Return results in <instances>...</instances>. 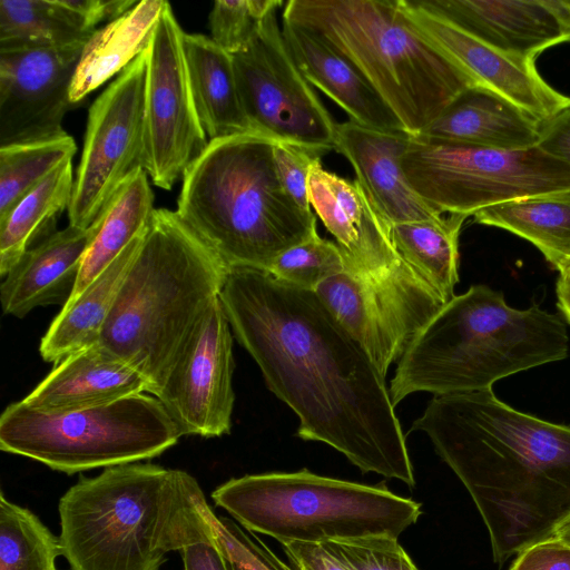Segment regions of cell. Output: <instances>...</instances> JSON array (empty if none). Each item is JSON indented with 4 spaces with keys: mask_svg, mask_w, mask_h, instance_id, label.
I'll use <instances>...</instances> for the list:
<instances>
[{
    "mask_svg": "<svg viewBox=\"0 0 570 570\" xmlns=\"http://www.w3.org/2000/svg\"><path fill=\"white\" fill-rule=\"evenodd\" d=\"M219 298L266 385L297 415L298 438L332 446L363 473L415 485L385 376L314 291L236 267Z\"/></svg>",
    "mask_w": 570,
    "mask_h": 570,
    "instance_id": "6da1fadb",
    "label": "cell"
},
{
    "mask_svg": "<svg viewBox=\"0 0 570 570\" xmlns=\"http://www.w3.org/2000/svg\"><path fill=\"white\" fill-rule=\"evenodd\" d=\"M424 432L466 488L495 563L552 535L570 512V426L514 410L492 390L434 395Z\"/></svg>",
    "mask_w": 570,
    "mask_h": 570,
    "instance_id": "7a4b0ae2",
    "label": "cell"
},
{
    "mask_svg": "<svg viewBox=\"0 0 570 570\" xmlns=\"http://www.w3.org/2000/svg\"><path fill=\"white\" fill-rule=\"evenodd\" d=\"M58 510L61 556L71 570H159L168 552L213 531L197 480L151 463L81 476Z\"/></svg>",
    "mask_w": 570,
    "mask_h": 570,
    "instance_id": "3957f363",
    "label": "cell"
},
{
    "mask_svg": "<svg viewBox=\"0 0 570 570\" xmlns=\"http://www.w3.org/2000/svg\"><path fill=\"white\" fill-rule=\"evenodd\" d=\"M228 273L176 212L156 208L99 343L135 368L157 396Z\"/></svg>",
    "mask_w": 570,
    "mask_h": 570,
    "instance_id": "277c9868",
    "label": "cell"
},
{
    "mask_svg": "<svg viewBox=\"0 0 570 570\" xmlns=\"http://www.w3.org/2000/svg\"><path fill=\"white\" fill-rule=\"evenodd\" d=\"M567 325L538 305L517 309L503 293L472 285L414 335L390 383L392 403L416 392L433 395L492 390L512 374L564 360Z\"/></svg>",
    "mask_w": 570,
    "mask_h": 570,
    "instance_id": "5b68a950",
    "label": "cell"
},
{
    "mask_svg": "<svg viewBox=\"0 0 570 570\" xmlns=\"http://www.w3.org/2000/svg\"><path fill=\"white\" fill-rule=\"evenodd\" d=\"M275 144L255 131L209 140L183 175L175 212L229 269L267 271L317 234L313 212L301 209L279 181Z\"/></svg>",
    "mask_w": 570,
    "mask_h": 570,
    "instance_id": "8992f818",
    "label": "cell"
},
{
    "mask_svg": "<svg viewBox=\"0 0 570 570\" xmlns=\"http://www.w3.org/2000/svg\"><path fill=\"white\" fill-rule=\"evenodd\" d=\"M283 19L305 27L345 57L411 137L475 85L404 17L399 0H289Z\"/></svg>",
    "mask_w": 570,
    "mask_h": 570,
    "instance_id": "52a82bcc",
    "label": "cell"
},
{
    "mask_svg": "<svg viewBox=\"0 0 570 570\" xmlns=\"http://www.w3.org/2000/svg\"><path fill=\"white\" fill-rule=\"evenodd\" d=\"M212 499L246 530L282 544H323L376 534L399 538L422 513L419 502L383 485L322 476L306 469L233 478L217 487Z\"/></svg>",
    "mask_w": 570,
    "mask_h": 570,
    "instance_id": "ba28073f",
    "label": "cell"
},
{
    "mask_svg": "<svg viewBox=\"0 0 570 570\" xmlns=\"http://www.w3.org/2000/svg\"><path fill=\"white\" fill-rule=\"evenodd\" d=\"M181 436L156 396L146 393L89 409L45 413L21 401L0 417V449L73 474L148 460Z\"/></svg>",
    "mask_w": 570,
    "mask_h": 570,
    "instance_id": "9c48e42d",
    "label": "cell"
},
{
    "mask_svg": "<svg viewBox=\"0 0 570 570\" xmlns=\"http://www.w3.org/2000/svg\"><path fill=\"white\" fill-rule=\"evenodd\" d=\"M419 196L438 214L482 208L570 188V165L540 147L500 150L411 137L402 158Z\"/></svg>",
    "mask_w": 570,
    "mask_h": 570,
    "instance_id": "30bf717a",
    "label": "cell"
},
{
    "mask_svg": "<svg viewBox=\"0 0 570 570\" xmlns=\"http://www.w3.org/2000/svg\"><path fill=\"white\" fill-rule=\"evenodd\" d=\"M232 58L252 131L276 142L334 149L337 124L292 57L277 10L266 17L253 42Z\"/></svg>",
    "mask_w": 570,
    "mask_h": 570,
    "instance_id": "8fae6325",
    "label": "cell"
},
{
    "mask_svg": "<svg viewBox=\"0 0 570 570\" xmlns=\"http://www.w3.org/2000/svg\"><path fill=\"white\" fill-rule=\"evenodd\" d=\"M145 87L144 52L90 106L69 225L91 226L127 178L144 168Z\"/></svg>",
    "mask_w": 570,
    "mask_h": 570,
    "instance_id": "7c38bea8",
    "label": "cell"
},
{
    "mask_svg": "<svg viewBox=\"0 0 570 570\" xmlns=\"http://www.w3.org/2000/svg\"><path fill=\"white\" fill-rule=\"evenodd\" d=\"M184 33L167 2L145 51L144 169L166 190L209 142L189 86Z\"/></svg>",
    "mask_w": 570,
    "mask_h": 570,
    "instance_id": "4fadbf2b",
    "label": "cell"
},
{
    "mask_svg": "<svg viewBox=\"0 0 570 570\" xmlns=\"http://www.w3.org/2000/svg\"><path fill=\"white\" fill-rule=\"evenodd\" d=\"M234 367L232 328L218 297L156 396L181 435L229 433Z\"/></svg>",
    "mask_w": 570,
    "mask_h": 570,
    "instance_id": "5bb4252c",
    "label": "cell"
},
{
    "mask_svg": "<svg viewBox=\"0 0 570 570\" xmlns=\"http://www.w3.org/2000/svg\"><path fill=\"white\" fill-rule=\"evenodd\" d=\"M85 45L0 49V147L67 134L62 121Z\"/></svg>",
    "mask_w": 570,
    "mask_h": 570,
    "instance_id": "9a60e30c",
    "label": "cell"
},
{
    "mask_svg": "<svg viewBox=\"0 0 570 570\" xmlns=\"http://www.w3.org/2000/svg\"><path fill=\"white\" fill-rule=\"evenodd\" d=\"M407 21L472 81L544 121L570 108V97L548 85L533 60L514 57L479 40L417 0H399Z\"/></svg>",
    "mask_w": 570,
    "mask_h": 570,
    "instance_id": "2e32d148",
    "label": "cell"
},
{
    "mask_svg": "<svg viewBox=\"0 0 570 570\" xmlns=\"http://www.w3.org/2000/svg\"><path fill=\"white\" fill-rule=\"evenodd\" d=\"M487 45L535 60L546 49L570 41L567 0H417Z\"/></svg>",
    "mask_w": 570,
    "mask_h": 570,
    "instance_id": "e0dca14e",
    "label": "cell"
},
{
    "mask_svg": "<svg viewBox=\"0 0 570 570\" xmlns=\"http://www.w3.org/2000/svg\"><path fill=\"white\" fill-rule=\"evenodd\" d=\"M411 136L384 131L347 120L336 126L334 149L353 166L356 180L379 213L395 225L439 219L411 186L402 158Z\"/></svg>",
    "mask_w": 570,
    "mask_h": 570,
    "instance_id": "ac0fdd59",
    "label": "cell"
},
{
    "mask_svg": "<svg viewBox=\"0 0 570 570\" xmlns=\"http://www.w3.org/2000/svg\"><path fill=\"white\" fill-rule=\"evenodd\" d=\"M98 228L99 218L88 228L68 225L27 249L1 283L3 314L21 318L39 306H65Z\"/></svg>",
    "mask_w": 570,
    "mask_h": 570,
    "instance_id": "d6986e66",
    "label": "cell"
},
{
    "mask_svg": "<svg viewBox=\"0 0 570 570\" xmlns=\"http://www.w3.org/2000/svg\"><path fill=\"white\" fill-rule=\"evenodd\" d=\"M148 393V383L99 342L58 364L22 402L45 413L69 412Z\"/></svg>",
    "mask_w": 570,
    "mask_h": 570,
    "instance_id": "ffe728a7",
    "label": "cell"
},
{
    "mask_svg": "<svg viewBox=\"0 0 570 570\" xmlns=\"http://www.w3.org/2000/svg\"><path fill=\"white\" fill-rule=\"evenodd\" d=\"M282 32L297 67L311 83L360 125L403 131L401 121L362 73L309 29L283 19Z\"/></svg>",
    "mask_w": 570,
    "mask_h": 570,
    "instance_id": "44dd1931",
    "label": "cell"
},
{
    "mask_svg": "<svg viewBox=\"0 0 570 570\" xmlns=\"http://www.w3.org/2000/svg\"><path fill=\"white\" fill-rule=\"evenodd\" d=\"M541 121L498 94L471 86L414 138L525 150L540 142Z\"/></svg>",
    "mask_w": 570,
    "mask_h": 570,
    "instance_id": "7402d4cb",
    "label": "cell"
},
{
    "mask_svg": "<svg viewBox=\"0 0 570 570\" xmlns=\"http://www.w3.org/2000/svg\"><path fill=\"white\" fill-rule=\"evenodd\" d=\"M184 52L195 108L208 140L252 131L232 55L212 38L186 32Z\"/></svg>",
    "mask_w": 570,
    "mask_h": 570,
    "instance_id": "603a6c76",
    "label": "cell"
},
{
    "mask_svg": "<svg viewBox=\"0 0 570 570\" xmlns=\"http://www.w3.org/2000/svg\"><path fill=\"white\" fill-rule=\"evenodd\" d=\"M166 3L165 0L139 1L104 28L96 29L73 75L70 88L73 105L146 51Z\"/></svg>",
    "mask_w": 570,
    "mask_h": 570,
    "instance_id": "cb8c5ba5",
    "label": "cell"
},
{
    "mask_svg": "<svg viewBox=\"0 0 570 570\" xmlns=\"http://www.w3.org/2000/svg\"><path fill=\"white\" fill-rule=\"evenodd\" d=\"M315 293L386 376L410 341L376 303L368 285L345 269L318 285Z\"/></svg>",
    "mask_w": 570,
    "mask_h": 570,
    "instance_id": "d4e9b609",
    "label": "cell"
},
{
    "mask_svg": "<svg viewBox=\"0 0 570 570\" xmlns=\"http://www.w3.org/2000/svg\"><path fill=\"white\" fill-rule=\"evenodd\" d=\"M142 238L61 307L40 342V355L46 362L56 365L69 355L99 342L116 295Z\"/></svg>",
    "mask_w": 570,
    "mask_h": 570,
    "instance_id": "484cf974",
    "label": "cell"
},
{
    "mask_svg": "<svg viewBox=\"0 0 570 570\" xmlns=\"http://www.w3.org/2000/svg\"><path fill=\"white\" fill-rule=\"evenodd\" d=\"M155 209L148 174L139 168L117 189L99 214L98 232L87 249L70 299L145 236Z\"/></svg>",
    "mask_w": 570,
    "mask_h": 570,
    "instance_id": "4316f807",
    "label": "cell"
},
{
    "mask_svg": "<svg viewBox=\"0 0 570 570\" xmlns=\"http://www.w3.org/2000/svg\"><path fill=\"white\" fill-rule=\"evenodd\" d=\"M472 217L530 242L556 269L570 259V188L489 206Z\"/></svg>",
    "mask_w": 570,
    "mask_h": 570,
    "instance_id": "83f0119b",
    "label": "cell"
},
{
    "mask_svg": "<svg viewBox=\"0 0 570 570\" xmlns=\"http://www.w3.org/2000/svg\"><path fill=\"white\" fill-rule=\"evenodd\" d=\"M468 217L449 214L439 219L391 226L393 245L403 259L446 304L459 282V235Z\"/></svg>",
    "mask_w": 570,
    "mask_h": 570,
    "instance_id": "f1b7e54d",
    "label": "cell"
},
{
    "mask_svg": "<svg viewBox=\"0 0 570 570\" xmlns=\"http://www.w3.org/2000/svg\"><path fill=\"white\" fill-rule=\"evenodd\" d=\"M75 178L72 161L52 171L0 219V275L4 277L27 249L55 230L70 205Z\"/></svg>",
    "mask_w": 570,
    "mask_h": 570,
    "instance_id": "f546056e",
    "label": "cell"
},
{
    "mask_svg": "<svg viewBox=\"0 0 570 570\" xmlns=\"http://www.w3.org/2000/svg\"><path fill=\"white\" fill-rule=\"evenodd\" d=\"M95 31L62 0L0 1V49L87 42Z\"/></svg>",
    "mask_w": 570,
    "mask_h": 570,
    "instance_id": "4dcf8cb0",
    "label": "cell"
},
{
    "mask_svg": "<svg viewBox=\"0 0 570 570\" xmlns=\"http://www.w3.org/2000/svg\"><path fill=\"white\" fill-rule=\"evenodd\" d=\"M77 151L68 134L0 147V219Z\"/></svg>",
    "mask_w": 570,
    "mask_h": 570,
    "instance_id": "1f68e13d",
    "label": "cell"
},
{
    "mask_svg": "<svg viewBox=\"0 0 570 570\" xmlns=\"http://www.w3.org/2000/svg\"><path fill=\"white\" fill-rule=\"evenodd\" d=\"M56 537L29 509L0 494V570H58Z\"/></svg>",
    "mask_w": 570,
    "mask_h": 570,
    "instance_id": "d6a6232c",
    "label": "cell"
},
{
    "mask_svg": "<svg viewBox=\"0 0 570 570\" xmlns=\"http://www.w3.org/2000/svg\"><path fill=\"white\" fill-rule=\"evenodd\" d=\"M345 271V259L336 243L318 233L278 255L267 272L286 284L314 291L330 277Z\"/></svg>",
    "mask_w": 570,
    "mask_h": 570,
    "instance_id": "836d02e7",
    "label": "cell"
},
{
    "mask_svg": "<svg viewBox=\"0 0 570 570\" xmlns=\"http://www.w3.org/2000/svg\"><path fill=\"white\" fill-rule=\"evenodd\" d=\"M281 0H217L209 13L212 40L229 55L248 47Z\"/></svg>",
    "mask_w": 570,
    "mask_h": 570,
    "instance_id": "e575fe53",
    "label": "cell"
},
{
    "mask_svg": "<svg viewBox=\"0 0 570 570\" xmlns=\"http://www.w3.org/2000/svg\"><path fill=\"white\" fill-rule=\"evenodd\" d=\"M348 570H419L397 538L387 534L323 543Z\"/></svg>",
    "mask_w": 570,
    "mask_h": 570,
    "instance_id": "d590c367",
    "label": "cell"
},
{
    "mask_svg": "<svg viewBox=\"0 0 570 570\" xmlns=\"http://www.w3.org/2000/svg\"><path fill=\"white\" fill-rule=\"evenodd\" d=\"M209 520L220 548L239 570H297L283 562L258 538L248 535L232 519L217 517L210 510Z\"/></svg>",
    "mask_w": 570,
    "mask_h": 570,
    "instance_id": "8d00e7d4",
    "label": "cell"
},
{
    "mask_svg": "<svg viewBox=\"0 0 570 570\" xmlns=\"http://www.w3.org/2000/svg\"><path fill=\"white\" fill-rule=\"evenodd\" d=\"M325 151L289 142H276L274 158L276 171L285 193L303 210L312 212L308 180L315 163Z\"/></svg>",
    "mask_w": 570,
    "mask_h": 570,
    "instance_id": "74e56055",
    "label": "cell"
},
{
    "mask_svg": "<svg viewBox=\"0 0 570 570\" xmlns=\"http://www.w3.org/2000/svg\"><path fill=\"white\" fill-rule=\"evenodd\" d=\"M509 570H570V546L551 535L518 553Z\"/></svg>",
    "mask_w": 570,
    "mask_h": 570,
    "instance_id": "f35d334b",
    "label": "cell"
},
{
    "mask_svg": "<svg viewBox=\"0 0 570 570\" xmlns=\"http://www.w3.org/2000/svg\"><path fill=\"white\" fill-rule=\"evenodd\" d=\"M213 527V525H212ZM184 570H233L213 531L179 551Z\"/></svg>",
    "mask_w": 570,
    "mask_h": 570,
    "instance_id": "ab89813d",
    "label": "cell"
},
{
    "mask_svg": "<svg viewBox=\"0 0 570 570\" xmlns=\"http://www.w3.org/2000/svg\"><path fill=\"white\" fill-rule=\"evenodd\" d=\"M282 547L289 563L297 570H348L322 544L288 542Z\"/></svg>",
    "mask_w": 570,
    "mask_h": 570,
    "instance_id": "60d3db41",
    "label": "cell"
},
{
    "mask_svg": "<svg viewBox=\"0 0 570 570\" xmlns=\"http://www.w3.org/2000/svg\"><path fill=\"white\" fill-rule=\"evenodd\" d=\"M538 147L570 165V108L541 121Z\"/></svg>",
    "mask_w": 570,
    "mask_h": 570,
    "instance_id": "b9f144b4",
    "label": "cell"
},
{
    "mask_svg": "<svg viewBox=\"0 0 570 570\" xmlns=\"http://www.w3.org/2000/svg\"><path fill=\"white\" fill-rule=\"evenodd\" d=\"M63 3L75 11L90 29L96 30V24L109 20L112 21L137 2L130 0H62Z\"/></svg>",
    "mask_w": 570,
    "mask_h": 570,
    "instance_id": "7bdbcfd3",
    "label": "cell"
},
{
    "mask_svg": "<svg viewBox=\"0 0 570 570\" xmlns=\"http://www.w3.org/2000/svg\"><path fill=\"white\" fill-rule=\"evenodd\" d=\"M558 307L566 321L570 324V283L562 279L557 282Z\"/></svg>",
    "mask_w": 570,
    "mask_h": 570,
    "instance_id": "ee69618b",
    "label": "cell"
},
{
    "mask_svg": "<svg viewBox=\"0 0 570 570\" xmlns=\"http://www.w3.org/2000/svg\"><path fill=\"white\" fill-rule=\"evenodd\" d=\"M552 535L570 546V512L558 522Z\"/></svg>",
    "mask_w": 570,
    "mask_h": 570,
    "instance_id": "f6af8a7d",
    "label": "cell"
},
{
    "mask_svg": "<svg viewBox=\"0 0 570 570\" xmlns=\"http://www.w3.org/2000/svg\"><path fill=\"white\" fill-rule=\"evenodd\" d=\"M557 271L560 279L570 283V259L564 262Z\"/></svg>",
    "mask_w": 570,
    "mask_h": 570,
    "instance_id": "bcb514c9",
    "label": "cell"
},
{
    "mask_svg": "<svg viewBox=\"0 0 570 570\" xmlns=\"http://www.w3.org/2000/svg\"><path fill=\"white\" fill-rule=\"evenodd\" d=\"M229 560V559H228ZM232 563V562H230ZM232 568L233 570H239L238 568H236L233 563H232Z\"/></svg>",
    "mask_w": 570,
    "mask_h": 570,
    "instance_id": "7dc6e473",
    "label": "cell"
},
{
    "mask_svg": "<svg viewBox=\"0 0 570 570\" xmlns=\"http://www.w3.org/2000/svg\"><path fill=\"white\" fill-rule=\"evenodd\" d=\"M567 1H568L569 6H570V0H567Z\"/></svg>",
    "mask_w": 570,
    "mask_h": 570,
    "instance_id": "c3c4849f",
    "label": "cell"
}]
</instances>
